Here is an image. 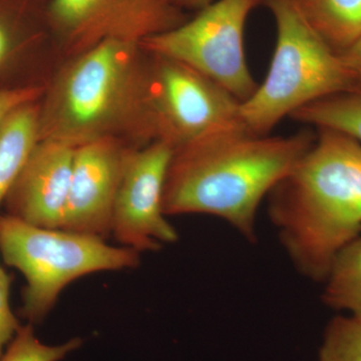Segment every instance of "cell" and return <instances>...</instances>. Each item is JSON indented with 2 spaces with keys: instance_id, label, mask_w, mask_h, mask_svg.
Here are the masks:
<instances>
[{
  "instance_id": "1",
  "label": "cell",
  "mask_w": 361,
  "mask_h": 361,
  "mask_svg": "<svg viewBox=\"0 0 361 361\" xmlns=\"http://www.w3.org/2000/svg\"><path fill=\"white\" fill-rule=\"evenodd\" d=\"M310 130L257 135L243 121L174 149L163 193L165 215L207 214L256 241L260 204L314 144Z\"/></svg>"
},
{
  "instance_id": "2",
  "label": "cell",
  "mask_w": 361,
  "mask_h": 361,
  "mask_svg": "<svg viewBox=\"0 0 361 361\" xmlns=\"http://www.w3.org/2000/svg\"><path fill=\"white\" fill-rule=\"evenodd\" d=\"M267 197L269 219L297 272L323 283L339 251L361 234V142L318 129Z\"/></svg>"
},
{
  "instance_id": "3",
  "label": "cell",
  "mask_w": 361,
  "mask_h": 361,
  "mask_svg": "<svg viewBox=\"0 0 361 361\" xmlns=\"http://www.w3.org/2000/svg\"><path fill=\"white\" fill-rule=\"evenodd\" d=\"M149 54L109 40L71 58L39 101V141L78 148L115 139L134 148L156 141L149 110Z\"/></svg>"
},
{
  "instance_id": "4",
  "label": "cell",
  "mask_w": 361,
  "mask_h": 361,
  "mask_svg": "<svg viewBox=\"0 0 361 361\" xmlns=\"http://www.w3.org/2000/svg\"><path fill=\"white\" fill-rule=\"evenodd\" d=\"M274 18L277 40L267 77L241 104L247 128L268 135L285 116L339 92L360 90L341 54L318 35L295 0H262Z\"/></svg>"
},
{
  "instance_id": "5",
  "label": "cell",
  "mask_w": 361,
  "mask_h": 361,
  "mask_svg": "<svg viewBox=\"0 0 361 361\" xmlns=\"http://www.w3.org/2000/svg\"><path fill=\"white\" fill-rule=\"evenodd\" d=\"M0 256L25 276L20 315L26 323L44 322L61 291L78 278L104 271L135 269L141 253L111 246L106 240L65 229L28 224L0 215Z\"/></svg>"
},
{
  "instance_id": "6",
  "label": "cell",
  "mask_w": 361,
  "mask_h": 361,
  "mask_svg": "<svg viewBox=\"0 0 361 361\" xmlns=\"http://www.w3.org/2000/svg\"><path fill=\"white\" fill-rule=\"evenodd\" d=\"M262 0H215L173 30L142 40L147 54L186 63L222 85L241 104L258 85L247 63V20Z\"/></svg>"
},
{
  "instance_id": "7",
  "label": "cell",
  "mask_w": 361,
  "mask_h": 361,
  "mask_svg": "<svg viewBox=\"0 0 361 361\" xmlns=\"http://www.w3.org/2000/svg\"><path fill=\"white\" fill-rule=\"evenodd\" d=\"M149 59V110L156 141L179 148L241 122V102L222 85L176 59L154 54Z\"/></svg>"
},
{
  "instance_id": "8",
  "label": "cell",
  "mask_w": 361,
  "mask_h": 361,
  "mask_svg": "<svg viewBox=\"0 0 361 361\" xmlns=\"http://www.w3.org/2000/svg\"><path fill=\"white\" fill-rule=\"evenodd\" d=\"M49 18L70 59L109 40L141 44L188 20L167 0H51Z\"/></svg>"
},
{
  "instance_id": "9",
  "label": "cell",
  "mask_w": 361,
  "mask_h": 361,
  "mask_svg": "<svg viewBox=\"0 0 361 361\" xmlns=\"http://www.w3.org/2000/svg\"><path fill=\"white\" fill-rule=\"evenodd\" d=\"M174 149L163 141L133 148L116 193L111 236L123 247L142 253L176 243L177 230L163 210L166 175Z\"/></svg>"
},
{
  "instance_id": "10",
  "label": "cell",
  "mask_w": 361,
  "mask_h": 361,
  "mask_svg": "<svg viewBox=\"0 0 361 361\" xmlns=\"http://www.w3.org/2000/svg\"><path fill=\"white\" fill-rule=\"evenodd\" d=\"M133 148L118 140L104 139L75 149L61 229L110 238L116 193Z\"/></svg>"
},
{
  "instance_id": "11",
  "label": "cell",
  "mask_w": 361,
  "mask_h": 361,
  "mask_svg": "<svg viewBox=\"0 0 361 361\" xmlns=\"http://www.w3.org/2000/svg\"><path fill=\"white\" fill-rule=\"evenodd\" d=\"M75 149L63 142L40 140L7 195V214L28 224L61 229Z\"/></svg>"
},
{
  "instance_id": "12",
  "label": "cell",
  "mask_w": 361,
  "mask_h": 361,
  "mask_svg": "<svg viewBox=\"0 0 361 361\" xmlns=\"http://www.w3.org/2000/svg\"><path fill=\"white\" fill-rule=\"evenodd\" d=\"M39 101L18 106L0 123V205L39 142Z\"/></svg>"
},
{
  "instance_id": "13",
  "label": "cell",
  "mask_w": 361,
  "mask_h": 361,
  "mask_svg": "<svg viewBox=\"0 0 361 361\" xmlns=\"http://www.w3.org/2000/svg\"><path fill=\"white\" fill-rule=\"evenodd\" d=\"M311 26L338 54L361 37V0H295Z\"/></svg>"
},
{
  "instance_id": "14",
  "label": "cell",
  "mask_w": 361,
  "mask_h": 361,
  "mask_svg": "<svg viewBox=\"0 0 361 361\" xmlns=\"http://www.w3.org/2000/svg\"><path fill=\"white\" fill-rule=\"evenodd\" d=\"M323 284L325 305L361 320V234L339 251Z\"/></svg>"
},
{
  "instance_id": "15",
  "label": "cell",
  "mask_w": 361,
  "mask_h": 361,
  "mask_svg": "<svg viewBox=\"0 0 361 361\" xmlns=\"http://www.w3.org/2000/svg\"><path fill=\"white\" fill-rule=\"evenodd\" d=\"M294 121L332 129L361 142V90L339 92L306 104L290 116Z\"/></svg>"
},
{
  "instance_id": "16",
  "label": "cell",
  "mask_w": 361,
  "mask_h": 361,
  "mask_svg": "<svg viewBox=\"0 0 361 361\" xmlns=\"http://www.w3.org/2000/svg\"><path fill=\"white\" fill-rule=\"evenodd\" d=\"M82 339L73 337L63 343L47 344L35 336V325H21L0 361H61L82 348Z\"/></svg>"
},
{
  "instance_id": "17",
  "label": "cell",
  "mask_w": 361,
  "mask_h": 361,
  "mask_svg": "<svg viewBox=\"0 0 361 361\" xmlns=\"http://www.w3.org/2000/svg\"><path fill=\"white\" fill-rule=\"evenodd\" d=\"M317 361H361V320L350 315L332 318L323 334Z\"/></svg>"
},
{
  "instance_id": "18",
  "label": "cell",
  "mask_w": 361,
  "mask_h": 361,
  "mask_svg": "<svg viewBox=\"0 0 361 361\" xmlns=\"http://www.w3.org/2000/svg\"><path fill=\"white\" fill-rule=\"evenodd\" d=\"M11 276L0 264V358L23 325L11 307Z\"/></svg>"
},
{
  "instance_id": "19",
  "label": "cell",
  "mask_w": 361,
  "mask_h": 361,
  "mask_svg": "<svg viewBox=\"0 0 361 361\" xmlns=\"http://www.w3.org/2000/svg\"><path fill=\"white\" fill-rule=\"evenodd\" d=\"M44 85L0 89V123L18 106L39 102L44 96Z\"/></svg>"
},
{
  "instance_id": "20",
  "label": "cell",
  "mask_w": 361,
  "mask_h": 361,
  "mask_svg": "<svg viewBox=\"0 0 361 361\" xmlns=\"http://www.w3.org/2000/svg\"><path fill=\"white\" fill-rule=\"evenodd\" d=\"M341 56L348 70L355 75L361 90V37Z\"/></svg>"
},
{
  "instance_id": "21",
  "label": "cell",
  "mask_w": 361,
  "mask_h": 361,
  "mask_svg": "<svg viewBox=\"0 0 361 361\" xmlns=\"http://www.w3.org/2000/svg\"><path fill=\"white\" fill-rule=\"evenodd\" d=\"M169 4H172L176 8L180 11H196L205 8L209 4H212L215 0H167Z\"/></svg>"
},
{
  "instance_id": "22",
  "label": "cell",
  "mask_w": 361,
  "mask_h": 361,
  "mask_svg": "<svg viewBox=\"0 0 361 361\" xmlns=\"http://www.w3.org/2000/svg\"><path fill=\"white\" fill-rule=\"evenodd\" d=\"M9 51H11V39L6 28L0 23V65L6 61Z\"/></svg>"
}]
</instances>
